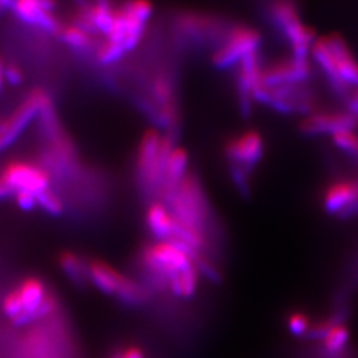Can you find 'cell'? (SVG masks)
I'll list each match as a JSON object with an SVG mask.
<instances>
[{"instance_id": "obj_1", "label": "cell", "mask_w": 358, "mask_h": 358, "mask_svg": "<svg viewBox=\"0 0 358 358\" xmlns=\"http://www.w3.org/2000/svg\"><path fill=\"white\" fill-rule=\"evenodd\" d=\"M196 251L178 239L162 241L154 244L143 254V262L155 278L164 282L176 279L179 273L192 267V260Z\"/></svg>"}, {"instance_id": "obj_9", "label": "cell", "mask_w": 358, "mask_h": 358, "mask_svg": "<svg viewBox=\"0 0 358 358\" xmlns=\"http://www.w3.org/2000/svg\"><path fill=\"white\" fill-rule=\"evenodd\" d=\"M55 4L52 1H35V0H19L13 1V11L22 22L40 27L47 32H57L59 23L53 17Z\"/></svg>"}, {"instance_id": "obj_13", "label": "cell", "mask_w": 358, "mask_h": 358, "mask_svg": "<svg viewBox=\"0 0 358 358\" xmlns=\"http://www.w3.org/2000/svg\"><path fill=\"white\" fill-rule=\"evenodd\" d=\"M148 226L154 235L164 241L167 238H173L176 229V219L167 213L166 207L161 203H154L149 207L146 214Z\"/></svg>"}, {"instance_id": "obj_5", "label": "cell", "mask_w": 358, "mask_h": 358, "mask_svg": "<svg viewBox=\"0 0 358 358\" xmlns=\"http://www.w3.org/2000/svg\"><path fill=\"white\" fill-rule=\"evenodd\" d=\"M170 150L171 149L166 142L161 141L153 130L145 134L138 155V170L142 179L149 186H155L165 174L167 155Z\"/></svg>"}, {"instance_id": "obj_25", "label": "cell", "mask_w": 358, "mask_h": 358, "mask_svg": "<svg viewBox=\"0 0 358 358\" xmlns=\"http://www.w3.org/2000/svg\"><path fill=\"white\" fill-rule=\"evenodd\" d=\"M16 203L23 211H32L38 206V196L31 192H20L15 194Z\"/></svg>"}, {"instance_id": "obj_22", "label": "cell", "mask_w": 358, "mask_h": 358, "mask_svg": "<svg viewBox=\"0 0 358 358\" xmlns=\"http://www.w3.org/2000/svg\"><path fill=\"white\" fill-rule=\"evenodd\" d=\"M124 53L125 50L121 45L112 44L108 41L99 52V60L101 64H113L124 56Z\"/></svg>"}, {"instance_id": "obj_28", "label": "cell", "mask_w": 358, "mask_h": 358, "mask_svg": "<svg viewBox=\"0 0 358 358\" xmlns=\"http://www.w3.org/2000/svg\"><path fill=\"white\" fill-rule=\"evenodd\" d=\"M124 358H143L141 350L137 349V348H131L127 350L125 353H122Z\"/></svg>"}, {"instance_id": "obj_6", "label": "cell", "mask_w": 358, "mask_h": 358, "mask_svg": "<svg viewBox=\"0 0 358 358\" xmlns=\"http://www.w3.org/2000/svg\"><path fill=\"white\" fill-rule=\"evenodd\" d=\"M50 101L48 96L43 90L32 92L24 103H22L13 117L3 122V128L0 131L1 148L6 149L11 146L26 130L27 127L34 121V118L41 112L44 105Z\"/></svg>"}, {"instance_id": "obj_26", "label": "cell", "mask_w": 358, "mask_h": 358, "mask_svg": "<svg viewBox=\"0 0 358 358\" xmlns=\"http://www.w3.org/2000/svg\"><path fill=\"white\" fill-rule=\"evenodd\" d=\"M4 78L8 84L16 87L23 83V73L16 65H8L6 66V71H4Z\"/></svg>"}, {"instance_id": "obj_10", "label": "cell", "mask_w": 358, "mask_h": 358, "mask_svg": "<svg viewBox=\"0 0 358 358\" xmlns=\"http://www.w3.org/2000/svg\"><path fill=\"white\" fill-rule=\"evenodd\" d=\"M226 152L235 166L243 170L244 167L250 169L257 164L263 155V140L257 133L248 131L239 138L232 140Z\"/></svg>"}, {"instance_id": "obj_11", "label": "cell", "mask_w": 358, "mask_h": 358, "mask_svg": "<svg viewBox=\"0 0 358 358\" xmlns=\"http://www.w3.org/2000/svg\"><path fill=\"white\" fill-rule=\"evenodd\" d=\"M357 125V118L355 115L349 113H340V115H331V113H322V115H310L303 124L301 130L309 134H321V133H344L352 131V129Z\"/></svg>"}, {"instance_id": "obj_19", "label": "cell", "mask_w": 358, "mask_h": 358, "mask_svg": "<svg viewBox=\"0 0 358 358\" xmlns=\"http://www.w3.org/2000/svg\"><path fill=\"white\" fill-rule=\"evenodd\" d=\"M349 340V329L343 324H334L324 337V346L328 352H340Z\"/></svg>"}, {"instance_id": "obj_31", "label": "cell", "mask_w": 358, "mask_h": 358, "mask_svg": "<svg viewBox=\"0 0 358 358\" xmlns=\"http://www.w3.org/2000/svg\"><path fill=\"white\" fill-rule=\"evenodd\" d=\"M4 71H6V66L3 64V62L0 60V90H3V85H4Z\"/></svg>"}, {"instance_id": "obj_4", "label": "cell", "mask_w": 358, "mask_h": 358, "mask_svg": "<svg viewBox=\"0 0 358 358\" xmlns=\"http://www.w3.org/2000/svg\"><path fill=\"white\" fill-rule=\"evenodd\" d=\"M272 16L275 23L282 28L289 44L292 45L294 57L306 60L315 35L301 24L294 4L275 3L272 7Z\"/></svg>"}, {"instance_id": "obj_17", "label": "cell", "mask_w": 358, "mask_h": 358, "mask_svg": "<svg viewBox=\"0 0 358 358\" xmlns=\"http://www.w3.org/2000/svg\"><path fill=\"white\" fill-rule=\"evenodd\" d=\"M60 263L65 273L77 284H81L88 278V267H85L83 260L75 254H64Z\"/></svg>"}, {"instance_id": "obj_14", "label": "cell", "mask_w": 358, "mask_h": 358, "mask_svg": "<svg viewBox=\"0 0 358 358\" xmlns=\"http://www.w3.org/2000/svg\"><path fill=\"white\" fill-rule=\"evenodd\" d=\"M87 16L94 28V31H100L101 34H105L109 36L112 32V28L115 24V11L110 7L109 3L100 1L92 6L90 11H87Z\"/></svg>"}, {"instance_id": "obj_15", "label": "cell", "mask_w": 358, "mask_h": 358, "mask_svg": "<svg viewBox=\"0 0 358 358\" xmlns=\"http://www.w3.org/2000/svg\"><path fill=\"white\" fill-rule=\"evenodd\" d=\"M198 287V271L192 266L190 268L179 273L176 279L169 282V288L178 297H192Z\"/></svg>"}, {"instance_id": "obj_12", "label": "cell", "mask_w": 358, "mask_h": 358, "mask_svg": "<svg viewBox=\"0 0 358 358\" xmlns=\"http://www.w3.org/2000/svg\"><path fill=\"white\" fill-rule=\"evenodd\" d=\"M327 45L336 62L337 73L348 85L358 87V64L348 50L345 43L338 36H331L327 40Z\"/></svg>"}, {"instance_id": "obj_21", "label": "cell", "mask_w": 358, "mask_h": 358, "mask_svg": "<svg viewBox=\"0 0 358 358\" xmlns=\"http://www.w3.org/2000/svg\"><path fill=\"white\" fill-rule=\"evenodd\" d=\"M38 205L48 214L51 215H60L64 210L62 201L53 194V192L47 190L38 195Z\"/></svg>"}, {"instance_id": "obj_23", "label": "cell", "mask_w": 358, "mask_h": 358, "mask_svg": "<svg viewBox=\"0 0 358 358\" xmlns=\"http://www.w3.org/2000/svg\"><path fill=\"white\" fill-rule=\"evenodd\" d=\"M288 329L294 336H303L309 332V319L301 312H294L288 319Z\"/></svg>"}, {"instance_id": "obj_20", "label": "cell", "mask_w": 358, "mask_h": 358, "mask_svg": "<svg viewBox=\"0 0 358 358\" xmlns=\"http://www.w3.org/2000/svg\"><path fill=\"white\" fill-rule=\"evenodd\" d=\"M62 38L65 44L75 50H84L90 45V38L85 31L80 27H66L62 31Z\"/></svg>"}, {"instance_id": "obj_27", "label": "cell", "mask_w": 358, "mask_h": 358, "mask_svg": "<svg viewBox=\"0 0 358 358\" xmlns=\"http://www.w3.org/2000/svg\"><path fill=\"white\" fill-rule=\"evenodd\" d=\"M155 94H157L159 101L166 103L169 100V90H167V85L165 83L159 81L158 84H155Z\"/></svg>"}, {"instance_id": "obj_32", "label": "cell", "mask_w": 358, "mask_h": 358, "mask_svg": "<svg viewBox=\"0 0 358 358\" xmlns=\"http://www.w3.org/2000/svg\"><path fill=\"white\" fill-rule=\"evenodd\" d=\"M356 97H357V99H358V92H357V94H356Z\"/></svg>"}, {"instance_id": "obj_2", "label": "cell", "mask_w": 358, "mask_h": 358, "mask_svg": "<svg viewBox=\"0 0 358 358\" xmlns=\"http://www.w3.org/2000/svg\"><path fill=\"white\" fill-rule=\"evenodd\" d=\"M88 279L103 294H117L118 299L130 306H137L143 300V292L136 282L129 280L103 262L90 263Z\"/></svg>"}, {"instance_id": "obj_8", "label": "cell", "mask_w": 358, "mask_h": 358, "mask_svg": "<svg viewBox=\"0 0 358 358\" xmlns=\"http://www.w3.org/2000/svg\"><path fill=\"white\" fill-rule=\"evenodd\" d=\"M310 77V66L307 60L294 57L289 62L273 65L268 71L262 73V84L267 90L279 88L284 85L301 84Z\"/></svg>"}, {"instance_id": "obj_7", "label": "cell", "mask_w": 358, "mask_h": 358, "mask_svg": "<svg viewBox=\"0 0 358 358\" xmlns=\"http://www.w3.org/2000/svg\"><path fill=\"white\" fill-rule=\"evenodd\" d=\"M260 44V35L245 27H239L231 32L229 41L214 55V64L220 69L229 68L243 60L250 53H254Z\"/></svg>"}, {"instance_id": "obj_18", "label": "cell", "mask_w": 358, "mask_h": 358, "mask_svg": "<svg viewBox=\"0 0 358 358\" xmlns=\"http://www.w3.org/2000/svg\"><path fill=\"white\" fill-rule=\"evenodd\" d=\"M3 309H4L6 315L15 324H17V325H23L24 324L26 308H24L23 300H22L20 294L17 292V289H15L11 294H7V297L4 299V303H3Z\"/></svg>"}, {"instance_id": "obj_29", "label": "cell", "mask_w": 358, "mask_h": 358, "mask_svg": "<svg viewBox=\"0 0 358 358\" xmlns=\"http://www.w3.org/2000/svg\"><path fill=\"white\" fill-rule=\"evenodd\" d=\"M1 127H3V122L0 124V131H1ZM0 150H3V148H1V141H0ZM13 192H10L3 183H1V180H0V199H4V198H7L8 195H11Z\"/></svg>"}, {"instance_id": "obj_24", "label": "cell", "mask_w": 358, "mask_h": 358, "mask_svg": "<svg viewBox=\"0 0 358 358\" xmlns=\"http://www.w3.org/2000/svg\"><path fill=\"white\" fill-rule=\"evenodd\" d=\"M334 143L349 153L358 155V137L352 131H344L334 134Z\"/></svg>"}, {"instance_id": "obj_16", "label": "cell", "mask_w": 358, "mask_h": 358, "mask_svg": "<svg viewBox=\"0 0 358 358\" xmlns=\"http://www.w3.org/2000/svg\"><path fill=\"white\" fill-rule=\"evenodd\" d=\"M187 164H189L187 153L183 149H180V148L171 149L166 159L165 174H166L167 178L174 180V182L179 180L185 176Z\"/></svg>"}, {"instance_id": "obj_3", "label": "cell", "mask_w": 358, "mask_h": 358, "mask_svg": "<svg viewBox=\"0 0 358 358\" xmlns=\"http://www.w3.org/2000/svg\"><path fill=\"white\" fill-rule=\"evenodd\" d=\"M1 183L13 192H27L38 194L50 190L48 174L32 164L27 162H11L0 173Z\"/></svg>"}, {"instance_id": "obj_30", "label": "cell", "mask_w": 358, "mask_h": 358, "mask_svg": "<svg viewBox=\"0 0 358 358\" xmlns=\"http://www.w3.org/2000/svg\"><path fill=\"white\" fill-rule=\"evenodd\" d=\"M13 1H1L0 0V15L6 13L8 8H13Z\"/></svg>"}]
</instances>
